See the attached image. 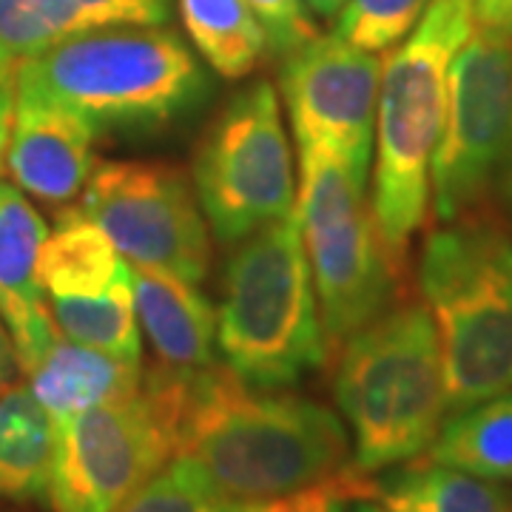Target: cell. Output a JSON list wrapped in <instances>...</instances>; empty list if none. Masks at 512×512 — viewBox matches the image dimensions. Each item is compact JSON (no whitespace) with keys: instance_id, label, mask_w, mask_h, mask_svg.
<instances>
[{"instance_id":"6da1fadb","label":"cell","mask_w":512,"mask_h":512,"mask_svg":"<svg viewBox=\"0 0 512 512\" xmlns=\"http://www.w3.org/2000/svg\"><path fill=\"white\" fill-rule=\"evenodd\" d=\"M177 456L231 501L296 493L353 467L348 430L325 404L254 387L217 362L183 373Z\"/></svg>"},{"instance_id":"7a4b0ae2","label":"cell","mask_w":512,"mask_h":512,"mask_svg":"<svg viewBox=\"0 0 512 512\" xmlns=\"http://www.w3.org/2000/svg\"><path fill=\"white\" fill-rule=\"evenodd\" d=\"M205 89L183 37L157 26H114L66 37L20 63L12 100L60 106L103 134L165 126L197 106Z\"/></svg>"},{"instance_id":"3957f363","label":"cell","mask_w":512,"mask_h":512,"mask_svg":"<svg viewBox=\"0 0 512 512\" xmlns=\"http://www.w3.org/2000/svg\"><path fill=\"white\" fill-rule=\"evenodd\" d=\"M473 29L470 0H430L416 29L382 63L370 211L396 268L427 217L430 165L447 111L450 63Z\"/></svg>"},{"instance_id":"277c9868","label":"cell","mask_w":512,"mask_h":512,"mask_svg":"<svg viewBox=\"0 0 512 512\" xmlns=\"http://www.w3.org/2000/svg\"><path fill=\"white\" fill-rule=\"evenodd\" d=\"M336 356L333 396L353 433V467L367 476L427 453L447 419L430 311L402 305L382 313Z\"/></svg>"},{"instance_id":"5b68a950","label":"cell","mask_w":512,"mask_h":512,"mask_svg":"<svg viewBox=\"0 0 512 512\" xmlns=\"http://www.w3.org/2000/svg\"><path fill=\"white\" fill-rule=\"evenodd\" d=\"M441 345L447 416L512 390V239L490 220L447 222L419 262Z\"/></svg>"},{"instance_id":"8992f818","label":"cell","mask_w":512,"mask_h":512,"mask_svg":"<svg viewBox=\"0 0 512 512\" xmlns=\"http://www.w3.org/2000/svg\"><path fill=\"white\" fill-rule=\"evenodd\" d=\"M225 367L254 387H288L328 359L296 211L239 242L217 313Z\"/></svg>"},{"instance_id":"52a82bcc","label":"cell","mask_w":512,"mask_h":512,"mask_svg":"<svg viewBox=\"0 0 512 512\" xmlns=\"http://www.w3.org/2000/svg\"><path fill=\"white\" fill-rule=\"evenodd\" d=\"M359 177L325 148L299 146L296 220L311 265L328 356L382 316L399 268L384 251Z\"/></svg>"},{"instance_id":"ba28073f","label":"cell","mask_w":512,"mask_h":512,"mask_svg":"<svg viewBox=\"0 0 512 512\" xmlns=\"http://www.w3.org/2000/svg\"><path fill=\"white\" fill-rule=\"evenodd\" d=\"M183 373L154 367L137 393L55 421L49 507L117 512L180 453Z\"/></svg>"},{"instance_id":"9c48e42d","label":"cell","mask_w":512,"mask_h":512,"mask_svg":"<svg viewBox=\"0 0 512 512\" xmlns=\"http://www.w3.org/2000/svg\"><path fill=\"white\" fill-rule=\"evenodd\" d=\"M495 194L512 200V35L476 26L450 63L433 214L444 225L467 220Z\"/></svg>"},{"instance_id":"30bf717a","label":"cell","mask_w":512,"mask_h":512,"mask_svg":"<svg viewBox=\"0 0 512 512\" xmlns=\"http://www.w3.org/2000/svg\"><path fill=\"white\" fill-rule=\"evenodd\" d=\"M202 217L222 242H242L296 211L291 146L271 83L234 94L194 157Z\"/></svg>"},{"instance_id":"8fae6325","label":"cell","mask_w":512,"mask_h":512,"mask_svg":"<svg viewBox=\"0 0 512 512\" xmlns=\"http://www.w3.org/2000/svg\"><path fill=\"white\" fill-rule=\"evenodd\" d=\"M117 254L200 285L211 265V239L200 202L177 168L160 163H100L83 205Z\"/></svg>"},{"instance_id":"7c38bea8","label":"cell","mask_w":512,"mask_h":512,"mask_svg":"<svg viewBox=\"0 0 512 512\" xmlns=\"http://www.w3.org/2000/svg\"><path fill=\"white\" fill-rule=\"evenodd\" d=\"M282 94L299 146L325 148L367 180L382 60L342 37H313L285 57Z\"/></svg>"},{"instance_id":"4fadbf2b","label":"cell","mask_w":512,"mask_h":512,"mask_svg":"<svg viewBox=\"0 0 512 512\" xmlns=\"http://www.w3.org/2000/svg\"><path fill=\"white\" fill-rule=\"evenodd\" d=\"M94 137L97 131L72 111L15 97L6 168L23 194L63 205L86 188L94 168Z\"/></svg>"},{"instance_id":"5bb4252c","label":"cell","mask_w":512,"mask_h":512,"mask_svg":"<svg viewBox=\"0 0 512 512\" xmlns=\"http://www.w3.org/2000/svg\"><path fill=\"white\" fill-rule=\"evenodd\" d=\"M46 222L15 185L0 180V316L15 342L20 373H29L60 336L37 279Z\"/></svg>"},{"instance_id":"9a60e30c","label":"cell","mask_w":512,"mask_h":512,"mask_svg":"<svg viewBox=\"0 0 512 512\" xmlns=\"http://www.w3.org/2000/svg\"><path fill=\"white\" fill-rule=\"evenodd\" d=\"M128 268L137 322L148 333L160 365L180 373L214 365L217 311L197 285L160 268Z\"/></svg>"},{"instance_id":"2e32d148","label":"cell","mask_w":512,"mask_h":512,"mask_svg":"<svg viewBox=\"0 0 512 512\" xmlns=\"http://www.w3.org/2000/svg\"><path fill=\"white\" fill-rule=\"evenodd\" d=\"M26 376L29 393L57 421L137 393L143 367L57 336L55 345Z\"/></svg>"},{"instance_id":"e0dca14e","label":"cell","mask_w":512,"mask_h":512,"mask_svg":"<svg viewBox=\"0 0 512 512\" xmlns=\"http://www.w3.org/2000/svg\"><path fill=\"white\" fill-rule=\"evenodd\" d=\"M126 276L128 265L83 208L57 217L37 256V279L49 296H97Z\"/></svg>"},{"instance_id":"ac0fdd59","label":"cell","mask_w":512,"mask_h":512,"mask_svg":"<svg viewBox=\"0 0 512 512\" xmlns=\"http://www.w3.org/2000/svg\"><path fill=\"white\" fill-rule=\"evenodd\" d=\"M55 458V419L29 393L12 384L0 393V498L46 501Z\"/></svg>"},{"instance_id":"d6986e66","label":"cell","mask_w":512,"mask_h":512,"mask_svg":"<svg viewBox=\"0 0 512 512\" xmlns=\"http://www.w3.org/2000/svg\"><path fill=\"white\" fill-rule=\"evenodd\" d=\"M427 461L487 481H512V390L444 419Z\"/></svg>"},{"instance_id":"ffe728a7","label":"cell","mask_w":512,"mask_h":512,"mask_svg":"<svg viewBox=\"0 0 512 512\" xmlns=\"http://www.w3.org/2000/svg\"><path fill=\"white\" fill-rule=\"evenodd\" d=\"M393 512H510V495L487 478L436 461L410 464L370 481V495Z\"/></svg>"},{"instance_id":"44dd1931","label":"cell","mask_w":512,"mask_h":512,"mask_svg":"<svg viewBox=\"0 0 512 512\" xmlns=\"http://www.w3.org/2000/svg\"><path fill=\"white\" fill-rule=\"evenodd\" d=\"M185 32L205 63L225 80L251 74L268 46L248 0H180Z\"/></svg>"},{"instance_id":"7402d4cb","label":"cell","mask_w":512,"mask_h":512,"mask_svg":"<svg viewBox=\"0 0 512 512\" xmlns=\"http://www.w3.org/2000/svg\"><path fill=\"white\" fill-rule=\"evenodd\" d=\"M49 311L63 339L103 350L126 362H140L143 348L131 296V268L126 279L97 296H52Z\"/></svg>"},{"instance_id":"603a6c76","label":"cell","mask_w":512,"mask_h":512,"mask_svg":"<svg viewBox=\"0 0 512 512\" xmlns=\"http://www.w3.org/2000/svg\"><path fill=\"white\" fill-rule=\"evenodd\" d=\"M234 501L208 481L191 458L177 456L117 512H231Z\"/></svg>"},{"instance_id":"cb8c5ba5","label":"cell","mask_w":512,"mask_h":512,"mask_svg":"<svg viewBox=\"0 0 512 512\" xmlns=\"http://www.w3.org/2000/svg\"><path fill=\"white\" fill-rule=\"evenodd\" d=\"M427 6L430 0H345L336 20V37L379 55L416 29Z\"/></svg>"},{"instance_id":"d4e9b609","label":"cell","mask_w":512,"mask_h":512,"mask_svg":"<svg viewBox=\"0 0 512 512\" xmlns=\"http://www.w3.org/2000/svg\"><path fill=\"white\" fill-rule=\"evenodd\" d=\"M370 495V478L350 467L342 476L274 498L234 501L231 512H348V504Z\"/></svg>"},{"instance_id":"484cf974","label":"cell","mask_w":512,"mask_h":512,"mask_svg":"<svg viewBox=\"0 0 512 512\" xmlns=\"http://www.w3.org/2000/svg\"><path fill=\"white\" fill-rule=\"evenodd\" d=\"M77 29H114V26H163L171 15V0H66Z\"/></svg>"},{"instance_id":"4316f807","label":"cell","mask_w":512,"mask_h":512,"mask_svg":"<svg viewBox=\"0 0 512 512\" xmlns=\"http://www.w3.org/2000/svg\"><path fill=\"white\" fill-rule=\"evenodd\" d=\"M256 20L262 23L268 46L276 55L288 57L299 46L316 37L311 18L305 12V0H248Z\"/></svg>"},{"instance_id":"83f0119b","label":"cell","mask_w":512,"mask_h":512,"mask_svg":"<svg viewBox=\"0 0 512 512\" xmlns=\"http://www.w3.org/2000/svg\"><path fill=\"white\" fill-rule=\"evenodd\" d=\"M18 373L20 362L18 353H15V342H12L9 328H6V322H3V316H0V393L9 390L12 384L18 382Z\"/></svg>"},{"instance_id":"f1b7e54d","label":"cell","mask_w":512,"mask_h":512,"mask_svg":"<svg viewBox=\"0 0 512 512\" xmlns=\"http://www.w3.org/2000/svg\"><path fill=\"white\" fill-rule=\"evenodd\" d=\"M470 6H473L476 26H481V29H501V23H504V0H470Z\"/></svg>"},{"instance_id":"f546056e","label":"cell","mask_w":512,"mask_h":512,"mask_svg":"<svg viewBox=\"0 0 512 512\" xmlns=\"http://www.w3.org/2000/svg\"><path fill=\"white\" fill-rule=\"evenodd\" d=\"M9 123H12V97L0 100V171L6 163V146H9Z\"/></svg>"},{"instance_id":"4dcf8cb0","label":"cell","mask_w":512,"mask_h":512,"mask_svg":"<svg viewBox=\"0 0 512 512\" xmlns=\"http://www.w3.org/2000/svg\"><path fill=\"white\" fill-rule=\"evenodd\" d=\"M305 6L316 12L319 18H330V15H339V9L345 6V0H305Z\"/></svg>"},{"instance_id":"1f68e13d","label":"cell","mask_w":512,"mask_h":512,"mask_svg":"<svg viewBox=\"0 0 512 512\" xmlns=\"http://www.w3.org/2000/svg\"><path fill=\"white\" fill-rule=\"evenodd\" d=\"M350 512H393L390 507H384L382 501H376V498H356L353 501V507H350Z\"/></svg>"},{"instance_id":"d6a6232c","label":"cell","mask_w":512,"mask_h":512,"mask_svg":"<svg viewBox=\"0 0 512 512\" xmlns=\"http://www.w3.org/2000/svg\"><path fill=\"white\" fill-rule=\"evenodd\" d=\"M0 512H32L26 504H20V501H3L0 498Z\"/></svg>"},{"instance_id":"836d02e7","label":"cell","mask_w":512,"mask_h":512,"mask_svg":"<svg viewBox=\"0 0 512 512\" xmlns=\"http://www.w3.org/2000/svg\"><path fill=\"white\" fill-rule=\"evenodd\" d=\"M501 29L512 35V0H504V23H501Z\"/></svg>"},{"instance_id":"e575fe53","label":"cell","mask_w":512,"mask_h":512,"mask_svg":"<svg viewBox=\"0 0 512 512\" xmlns=\"http://www.w3.org/2000/svg\"><path fill=\"white\" fill-rule=\"evenodd\" d=\"M0 100H6V94H3V92H0Z\"/></svg>"},{"instance_id":"d590c367","label":"cell","mask_w":512,"mask_h":512,"mask_svg":"<svg viewBox=\"0 0 512 512\" xmlns=\"http://www.w3.org/2000/svg\"><path fill=\"white\" fill-rule=\"evenodd\" d=\"M510 512H512V504H510Z\"/></svg>"}]
</instances>
